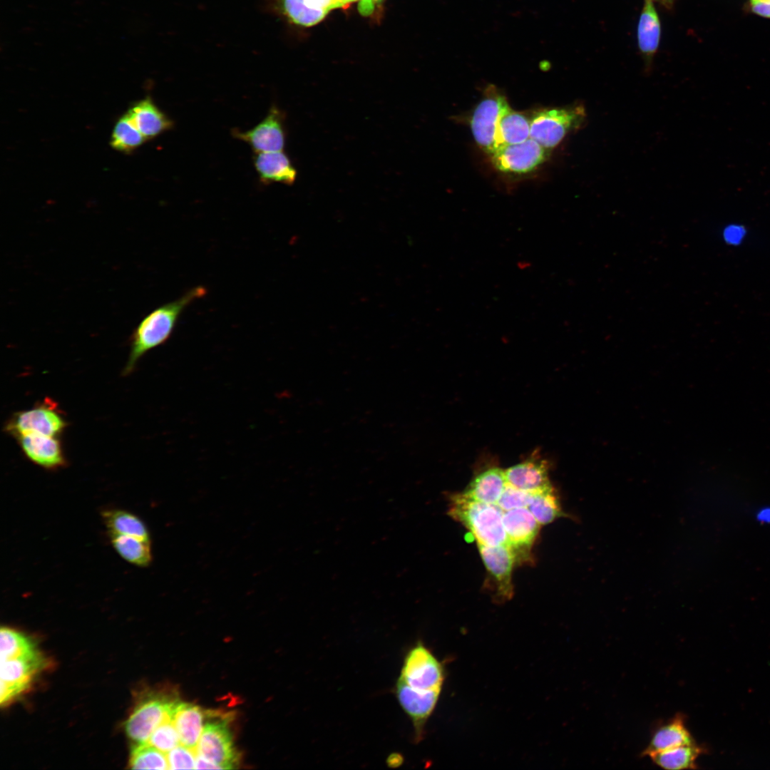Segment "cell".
Returning a JSON list of instances; mask_svg holds the SVG:
<instances>
[{
  "label": "cell",
  "mask_w": 770,
  "mask_h": 770,
  "mask_svg": "<svg viewBox=\"0 0 770 770\" xmlns=\"http://www.w3.org/2000/svg\"><path fill=\"white\" fill-rule=\"evenodd\" d=\"M207 292L203 286L192 287L179 298L161 304L147 314L130 336V351L123 374L131 373L147 352L165 344L172 336L185 309L193 302L204 297Z\"/></svg>",
  "instance_id": "obj_1"
},
{
  "label": "cell",
  "mask_w": 770,
  "mask_h": 770,
  "mask_svg": "<svg viewBox=\"0 0 770 770\" xmlns=\"http://www.w3.org/2000/svg\"><path fill=\"white\" fill-rule=\"evenodd\" d=\"M503 512L497 504L478 501L464 493L456 494L451 498L450 515L466 526L478 544L508 545L503 524Z\"/></svg>",
  "instance_id": "obj_2"
},
{
  "label": "cell",
  "mask_w": 770,
  "mask_h": 770,
  "mask_svg": "<svg viewBox=\"0 0 770 770\" xmlns=\"http://www.w3.org/2000/svg\"><path fill=\"white\" fill-rule=\"evenodd\" d=\"M585 115V108L581 105L540 109L530 117V138L550 150L560 144L570 131L580 126Z\"/></svg>",
  "instance_id": "obj_3"
},
{
  "label": "cell",
  "mask_w": 770,
  "mask_h": 770,
  "mask_svg": "<svg viewBox=\"0 0 770 770\" xmlns=\"http://www.w3.org/2000/svg\"><path fill=\"white\" fill-rule=\"evenodd\" d=\"M67 425L57 404L46 399L31 409L16 413L6 423L5 429L15 438L26 433L58 437Z\"/></svg>",
  "instance_id": "obj_4"
},
{
  "label": "cell",
  "mask_w": 770,
  "mask_h": 770,
  "mask_svg": "<svg viewBox=\"0 0 770 770\" xmlns=\"http://www.w3.org/2000/svg\"><path fill=\"white\" fill-rule=\"evenodd\" d=\"M399 678L415 689L427 691L442 689L446 673L443 664L419 642L406 653Z\"/></svg>",
  "instance_id": "obj_5"
},
{
  "label": "cell",
  "mask_w": 770,
  "mask_h": 770,
  "mask_svg": "<svg viewBox=\"0 0 770 770\" xmlns=\"http://www.w3.org/2000/svg\"><path fill=\"white\" fill-rule=\"evenodd\" d=\"M507 103L506 98L495 86H488L484 97L471 115L470 126L473 138L478 145L489 155L498 148V120Z\"/></svg>",
  "instance_id": "obj_6"
},
{
  "label": "cell",
  "mask_w": 770,
  "mask_h": 770,
  "mask_svg": "<svg viewBox=\"0 0 770 770\" xmlns=\"http://www.w3.org/2000/svg\"><path fill=\"white\" fill-rule=\"evenodd\" d=\"M205 724L195 749L196 754L217 765L220 769H233L238 760L228 727L230 716L222 715Z\"/></svg>",
  "instance_id": "obj_7"
},
{
  "label": "cell",
  "mask_w": 770,
  "mask_h": 770,
  "mask_svg": "<svg viewBox=\"0 0 770 770\" xmlns=\"http://www.w3.org/2000/svg\"><path fill=\"white\" fill-rule=\"evenodd\" d=\"M549 154V150L529 138L519 143L499 146L491 155V161L500 172L522 175L538 168L548 159Z\"/></svg>",
  "instance_id": "obj_8"
},
{
  "label": "cell",
  "mask_w": 770,
  "mask_h": 770,
  "mask_svg": "<svg viewBox=\"0 0 770 770\" xmlns=\"http://www.w3.org/2000/svg\"><path fill=\"white\" fill-rule=\"evenodd\" d=\"M178 702L164 698L148 699L140 704L125 723L128 736L138 744L148 743L155 729L164 721L173 719Z\"/></svg>",
  "instance_id": "obj_9"
},
{
  "label": "cell",
  "mask_w": 770,
  "mask_h": 770,
  "mask_svg": "<svg viewBox=\"0 0 770 770\" xmlns=\"http://www.w3.org/2000/svg\"><path fill=\"white\" fill-rule=\"evenodd\" d=\"M441 689L421 691L415 689L399 677L394 688L396 699L412 722L416 741L422 740L424 727L432 714Z\"/></svg>",
  "instance_id": "obj_10"
},
{
  "label": "cell",
  "mask_w": 770,
  "mask_h": 770,
  "mask_svg": "<svg viewBox=\"0 0 770 770\" xmlns=\"http://www.w3.org/2000/svg\"><path fill=\"white\" fill-rule=\"evenodd\" d=\"M482 560L493 580L496 595L502 600L513 595L512 571L515 553L508 545L488 546L478 544Z\"/></svg>",
  "instance_id": "obj_11"
},
{
  "label": "cell",
  "mask_w": 770,
  "mask_h": 770,
  "mask_svg": "<svg viewBox=\"0 0 770 770\" xmlns=\"http://www.w3.org/2000/svg\"><path fill=\"white\" fill-rule=\"evenodd\" d=\"M282 120L280 111L272 108L257 125L245 132H235V136L247 143L257 153L282 151L285 143Z\"/></svg>",
  "instance_id": "obj_12"
},
{
  "label": "cell",
  "mask_w": 770,
  "mask_h": 770,
  "mask_svg": "<svg viewBox=\"0 0 770 770\" xmlns=\"http://www.w3.org/2000/svg\"><path fill=\"white\" fill-rule=\"evenodd\" d=\"M24 455L35 464L53 470L66 463L63 447L58 437L26 433L16 437Z\"/></svg>",
  "instance_id": "obj_13"
},
{
  "label": "cell",
  "mask_w": 770,
  "mask_h": 770,
  "mask_svg": "<svg viewBox=\"0 0 770 770\" xmlns=\"http://www.w3.org/2000/svg\"><path fill=\"white\" fill-rule=\"evenodd\" d=\"M503 524L508 545L517 556L529 550L538 533L540 523L528 508H515L503 512Z\"/></svg>",
  "instance_id": "obj_14"
},
{
  "label": "cell",
  "mask_w": 770,
  "mask_h": 770,
  "mask_svg": "<svg viewBox=\"0 0 770 770\" xmlns=\"http://www.w3.org/2000/svg\"><path fill=\"white\" fill-rule=\"evenodd\" d=\"M662 26L654 0H644L637 25V47L647 70L651 68L653 58L661 41Z\"/></svg>",
  "instance_id": "obj_15"
},
{
  "label": "cell",
  "mask_w": 770,
  "mask_h": 770,
  "mask_svg": "<svg viewBox=\"0 0 770 770\" xmlns=\"http://www.w3.org/2000/svg\"><path fill=\"white\" fill-rule=\"evenodd\" d=\"M507 483L530 493H536L552 487L548 478L547 463L538 457L504 470Z\"/></svg>",
  "instance_id": "obj_16"
},
{
  "label": "cell",
  "mask_w": 770,
  "mask_h": 770,
  "mask_svg": "<svg viewBox=\"0 0 770 770\" xmlns=\"http://www.w3.org/2000/svg\"><path fill=\"white\" fill-rule=\"evenodd\" d=\"M693 743L695 741L686 727L684 717L677 714L655 729L642 755L650 756L677 746Z\"/></svg>",
  "instance_id": "obj_17"
},
{
  "label": "cell",
  "mask_w": 770,
  "mask_h": 770,
  "mask_svg": "<svg viewBox=\"0 0 770 770\" xmlns=\"http://www.w3.org/2000/svg\"><path fill=\"white\" fill-rule=\"evenodd\" d=\"M207 717V712L201 707L178 702L173 712V722L181 744L195 750Z\"/></svg>",
  "instance_id": "obj_18"
},
{
  "label": "cell",
  "mask_w": 770,
  "mask_h": 770,
  "mask_svg": "<svg viewBox=\"0 0 770 770\" xmlns=\"http://www.w3.org/2000/svg\"><path fill=\"white\" fill-rule=\"evenodd\" d=\"M127 114L146 139L161 134L173 125L171 120L150 98H145L134 103L128 111Z\"/></svg>",
  "instance_id": "obj_19"
},
{
  "label": "cell",
  "mask_w": 770,
  "mask_h": 770,
  "mask_svg": "<svg viewBox=\"0 0 770 770\" xmlns=\"http://www.w3.org/2000/svg\"><path fill=\"white\" fill-rule=\"evenodd\" d=\"M254 165L263 182L291 185L296 180V170L282 151L257 153Z\"/></svg>",
  "instance_id": "obj_20"
},
{
  "label": "cell",
  "mask_w": 770,
  "mask_h": 770,
  "mask_svg": "<svg viewBox=\"0 0 770 770\" xmlns=\"http://www.w3.org/2000/svg\"><path fill=\"white\" fill-rule=\"evenodd\" d=\"M506 485L504 470L490 468L476 475L463 493L478 501L497 504Z\"/></svg>",
  "instance_id": "obj_21"
},
{
  "label": "cell",
  "mask_w": 770,
  "mask_h": 770,
  "mask_svg": "<svg viewBox=\"0 0 770 770\" xmlns=\"http://www.w3.org/2000/svg\"><path fill=\"white\" fill-rule=\"evenodd\" d=\"M43 660L36 651L27 655L1 660V681L26 689L32 676L42 667Z\"/></svg>",
  "instance_id": "obj_22"
},
{
  "label": "cell",
  "mask_w": 770,
  "mask_h": 770,
  "mask_svg": "<svg viewBox=\"0 0 770 770\" xmlns=\"http://www.w3.org/2000/svg\"><path fill=\"white\" fill-rule=\"evenodd\" d=\"M530 118L513 110L507 103L498 120V147L523 142L530 138Z\"/></svg>",
  "instance_id": "obj_23"
},
{
  "label": "cell",
  "mask_w": 770,
  "mask_h": 770,
  "mask_svg": "<svg viewBox=\"0 0 770 770\" xmlns=\"http://www.w3.org/2000/svg\"><path fill=\"white\" fill-rule=\"evenodd\" d=\"M102 517L108 533L133 536L150 541L146 525L135 515L123 510L108 509L103 511Z\"/></svg>",
  "instance_id": "obj_24"
},
{
  "label": "cell",
  "mask_w": 770,
  "mask_h": 770,
  "mask_svg": "<svg viewBox=\"0 0 770 770\" xmlns=\"http://www.w3.org/2000/svg\"><path fill=\"white\" fill-rule=\"evenodd\" d=\"M696 743L677 746L662 751L649 757L660 768L669 770L695 769L696 761L702 754Z\"/></svg>",
  "instance_id": "obj_25"
},
{
  "label": "cell",
  "mask_w": 770,
  "mask_h": 770,
  "mask_svg": "<svg viewBox=\"0 0 770 770\" xmlns=\"http://www.w3.org/2000/svg\"><path fill=\"white\" fill-rule=\"evenodd\" d=\"M111 543L127 562L140 567L148 566L152 561L150 541L133 536L109 533Z\"/></svg>",
  "instance_id": "obj_26"
},
{
  "label": "cell",
  "mask_w": 770,
  "mask_h": 770,
  "mask_svg": "<svg viewBox=\"0 0 770 770\" xmlns=\"http://www.w3.org/2000/svg\"><path fill=\"white\" fill-rule=\"evenodd\" d=\"M528 508L540 525L548 524L565 515L553 486L533 493Z\"/></svg>",
  "instance_id": "obj_27"
},
{
  "label": "cell",
  "mask_w": 770,
  "mask_h": 770,
  "mask_svg": "<svg viewBox=\"0 0 770 770\" xmlns=\"http://www.w3.org/2000/svg\"><path fill=\"white\" fill-rule=\"evenodd\" d=\"M278 10L290 22L302 26H312L320 22L327 11L308 7L303 0H277Z\"/></svg>",
  "instance_id": "obj_28"
},
{
  "label": "cell",
  "mask_w": 770,
  "mask_h": 770,
  "mask_svg": "<svg viewBox=\"0 0 770 770\" xmlns=\"http://www.w3.org/2000/svg\"><path fill=\"white\" fill-rule=\"evenodd\" d=\"M145 140L126 113L116 122L111 135V145L117 150L130 153L140 146Z\"/></svg>",
  "instance_id": "obj_29"
},
{
  "label": "cell",
  "mask_w": 770,
  "mask_h": 770,
  "mask_svg": "<svg viewBox=\"0 0 770 770\" xmlns=\"http://www.w3.org/2000/svg\"><path fill=\"white\" fill-rule=\"evenodd\" d=\"M0 638L1 660L27 655L37 651L27 637L13 629L1 627Z\"/></svg>",
  "instance_id": "obj_30"
},
{
  "label": "cell",
  "mask_w": 770,
  "mask_h": 770,
  "mask_svg": "<svg viewBox=\"0 0 770 770\" xmlns=\"http://www.w3.org/2000/svg\"><path fill=\"white\" fill-rule=\"evenodd\" d=\"M130 764L132 769H169L165 754L148 743L138 744L133 749Z\"/></svg>",
  "instance_id": "obj_31"
},
{
  "label": "cell",
  "mask_w": 770,
  "mask_h": 770,
  "mask_svg": "<svg viewBox=\"0 0 770 770\" xmlns=\"http://www.w3.org/2000/svg\"><path fill=\"white\" fill-rule=\"evenodd\" d=\"M148 743L165 754L178 746L180 737L173 719L162 722L153 732Z\"/></svg>",
  "instance_id": "obj_32"
},
{
  "label": "cell",
  "mask_w": 770,
  "mask_h": 770,
  "mask_svg": "<svg viewBox=\"0 0 770 770\" xmlns=\"http://www.w3.org/2000/svg\"><path fill=\"white\" fill-rule=\"evenodd\" d=\"M533 493L522 491L507 483L497 505L503 511L519 508H528Z\"/></svg>",
  "instance_id": "obj_33"
},
{
  "label": "cell",
  "mask_w": 770,
  "mask_h": 770,
  "mask_svg": "<svg viewBox=\"0 0 770 770\" xmlns=\"http://www.w3.org/2000/svg\"><path fill=\"white\" fill-rule=\"evenodd\" d=\"M183 744L177 746L168 753L167 759L170 769H192L195 767L196 751Z\"/></svg>",
  "instance_id": "obj_34"
},
{
  "label": "cell",
  "mask_w": 770,
  "mask_h": 770,
  "mask_svg": "<svg viewBox=\"0 0 770 770\" xmlns=\"http://www.w3.org/2000/svg\"><path fill=\"white\" fill-rule=\"evenodd\" d=\"M746 235V228L741 225L732 224L727 226L723 230L724 241L731 245H739Z\"/></svg>",
  "instance_id": "obj_35"
},
{
  "label": "cell",
  "mask_w": 770,
  "mask_h": 770,
  "mask_svg": "<svg viewBox=\"0 0 770 770\" xmlns=\"http://www.w3.org/2000/svg\"><path fill=\"white\" fill-rule=\"evenodd\" d=\"M749 6L754 14L770 19V0H749Z\"/></svg>",
  "instance_id": "obj_36"
},
{
  "label": "cell",
  "mask_w": 770,
  "mask_h": 770,
  "mask_svg": "<svg viewBox=\"0 0 770 770\" xmlns=\"http://www.w3.org/2000/svg\"><path fill=\"white\" fill-rule=\"evenodd\" d=\"M303 1L308 7L324 10L327 12L336 9L334 0H303Z\"/></svg>",
  "instance_id": "obj_37"
},
{
  "label": "cell",
  "mask_w": 770,
  "mask_h": 770,
  "mask_svg": "<svg viewBox=\"0 0 770 770\" xmlns=\"http://www.w3.org/2000/svg\"><path fill=\"white\" fill-rule=\"evenodd\" d=\"M384 0H361L359 4V11L364 16L370 15L375 6L379 5Z\"/></svg>",
  "instance_id": "obj_38"
},
{
  "label": "cell",
  "mask_w": 770,
  "mask_h": 770,
  "mask_svg": "<svg viewBox=\"0 0 770 770\" xmlns=\"http://www.w3.org/2000/svg\"><path fill=\"white\" fill-rule=\"evenodd\" d=\"M654 1H657L664 9H668V10H671L674 6V2H675L676 0H654Z\"/></svg>",
  "instance_id": "obj_39"
},
{
  "label": "cell",
  "mask_w": 770,
  "mask_h": 770,
  "mask_svg": "<svg viewBox=\"0 0 770 770\" xmlns=\"http://www.w3.org/2000/svg\"><path fill=\"white\" fill-rule=\"evenodd\" d=\"M356 1V0H337V8L343 7L344 6L351 3L352 1Z\"/></svg>",
  "instance_id": "obj_40"
},
{
  "label": "cell",
  "mask_w": 770,
  "mask_h": 770,
  "mask_svg": "<svg viewBox=\"0 0 770 770\" xmlns=\"http://www.w3.org/2000/svg\"><path fill=\"white\" fill-rule=\"evenodd\" d=\"M334 3H335V6H336V8H337V0H334Z\"/></svg>",
  "instance_id": "obj_41"
}]
</instances>
